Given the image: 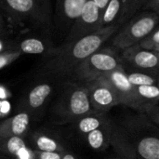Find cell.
<instances>
[{"label": "cell", "instance_id": "obj_11", "mask_svg": "<svg viewBox=\"0 0 159 159\" xmlns=\"http://www.w3.org/2000/svg\"><path fill=\"white\" fill-rule=\"evenodd\" d=\"M110 146L114 148L116 154L119 157L118 158L138 159L134 141L130 133L120 122L115 121Z\"/></svg>", "mask_w": 159, "mask_h": 159}, {"label": "cell", "instance_id": "obj_16", "mask_svg": "<svg viewBox=\"0 0 159 159\" xmlns=\"http://www.w3.org/2000/svg\"><path fill=\"white\" fill-rule=\"evenodd\" d=\"M109 118L110 116H108V113L93 111L89 114H87L79 117L75 121H74L73 125H74L75 130L78 134L84 137L88 133L99 128L101 125L106 122Z\"/></svg>", "mask_w": 159, "mask_h": 159}, {"label": "cell", "instance_id": "obj_21", "mask_svg": "<svg viewBox=\"0 0 159 159\" xmlns=\"http://www.w3.org/2000/svg\"><path fill=\"white\" fill-rule=\"evenodd\" d=\"M129 81L134 87L143 86V85H158V75L151 73L135 71L127 73Z\"/></svg>", "mask_w": 159, "mask_h": 159}, {"label": "cell", "instance_id": "obj_31", "mask_svg": "<svg viewBox=\"0 0 159 159\" xmlns=\"http://www.w3.org/2000/svg\"><path fill=\"white\" fill-rule=\"evenodd\" d=\"M110 159H121V158H118V157H117V158H110Z\"/></svg>", "mask_w": 159, "mask_h": 159}, {"label": "cell", "instance_id": "obj_8", "mask_svg": "<svg viewBox=\"0 0 159 159\" xmlns=\"http://www.w3.org/2000/svg\"><path fill=\"white\" fill-rule=\"evenodd\" d=\"M101 17L102 13L97 6L91 0H88L81 14L74 21L70 28L71 30L67 42L77 40L101 29Z\"/></svg>", "mask_w": 159, "mask_h": 159}, {"label": "cell", "instance_id": "obj_14", "mask_svg": "<svg viewBox=\"0 0 159 159\" xmlns=\"http://www.w3.org/2000/svg\"><path fill=\"white\" fill-rule=\"evenodd\" d=\"M115 126V120L111 117L96 129L84 136L89 148L94 151L102 152L110 146V141Z\"/></svg>", "mask_w": 159, "mask_h": 159}, {"label": "cell", "instance_id": "obj_22", "mask_svg": "<svg viewBox=\"0 0 159 159\" xmlns=\"http://www.w3.org/2000/svg\"><path fill=\"white\" fill-rule=\"evenodd\" d=\"M144 1L145 0H122L121 12L117 21L122 23L132 18L135 13L142 8Z\"/></svg>", "mask_w": 159, "mask_h": 159}, {"label": "cell", "instance_id": "obj_20", "mask_svg": "<svg viewBox=\"0 0 159 159\" xmlns=\"http://www.w3.org/2000/svg\"><path fill=\"white\" fill-rule=\"evenodd\" d=\"M17 49L20 50L21 54H42L49 51L48 46L42 40L34 37L22 40Z\"/></svg>", "mask_w": 159, "mask_h": 159}, {"label": "cell", "instance_id": "obj_24", "mask_svg": "<svg viewBox=\"0 0 159 159\" xmlns=\"http://www.w3.org/2000/svg\"><path fill=\"white\" fill-rule=\"evenodd\" d=\"M21 52L18 49H9L0 53V70L11 64L21 56Z\"/></svg>", "mask_w": 159, "mask_h": 159}, {"label": "cell", "instance_id": "obj_10", "mask_svg": "<svg viewBox=\"0 0 159 159\" xmlns=\"http://www.w3.org/2000/svg\"><path fill=\"white\" fill-rule=\"evenodd\" d=\"M53 93V87L48 82L39 83L33 87L20 104V111L27 112L31 116L39 113Z\"/></svg>", "mask_w": 159, "mask_h": 159}, {"label": "cell", "instance_id": "obj_30", "mask_svg": "<svg viewBox=\"0 0 159 159\" xmlns=\"http://www.w3.org/2000/svg\"><path fill=\"white\" fill-rule=\"evenodd\" d=\"M2 156H3V155H1V154H0V159H7V158H4Z\"/></svg>", "mask_w": 159, "mask_h": 159}, {"label": "cell", "instance_id": "obj_27", "mask_svg": "<svg viewBox=\"0 0 159 159\" xmlns=\"http://www.w3.org/2000/svg\"><path fill=\"white\" fill-rule=\"evenodd\" d=\"M8 33H9V28L6 23L5 20L3 19V17L0 15V36H4Z\"/></svg>", "mask_w": 159, "mask_h": 159}, {"label": "cell", "instance_id": "obj_12", "mask_svg": "<svg viewBox=\"0 0 159 159\" xmlns=\"http://www.w3.org/2000/svg\"><path fill=\"white\" fill-rule=\"evenodd\" d=\"M31 116L25 111H20L15 116L0 122V139L7 137H25L29 130Z\"/></svg>", "mask_w": 159, "mask_h": 159}, {"label": "cell", "instance_id": "obj_13", "mask_svg": "<svg viewBox=\"0 0 159 159\" xmlns=\"http://www.w3.org/2000/svg\"><path fill=\"white\" fill-rule=\"evenodd\" d=\"M29 144L34 151L55 152L60 154L66 151L65 146L59 137L50 132L42 130H36L31 134L29 137Z\"/></svg>", "mask_w": 159, "mask_h": 159}, {"label": "cell", "instance_id": "obj_2", "mask_svg": "<svg viewBox=\"0 0 159 159\" xmlns=\"http://www.w3.org/2000/svg\"><path fill=\"white\" fill-rule=\"evenodd\" d=\"M61 89L51 107V120L55 124L73 123L93 112L86 86L79 82L61 84Z\"/></svg>", "mask_w": 159, "mask_h": 159}, {"label": "cell", "instance_id": "obj_25", "mask_svg": "<svg viewBox=\"0 0 159 159\" xmlns=\"http://www.w3.org/2000/svg\"><path fill=\"white\" fill-rule=\"evenodd\" d=\"M61 155L62 154L55 152H40L33 150L34 159H61Z\"/></svg>", "mask_w": 159, "mask_h": 159}, {"label": "cell", "instance_id": "obj_19", "mask_svg": "<svg viewBox=\"0 0 159 159\" xmlns=\"http://www.w3.org/2000/svg\"><path fill=\"white\" fill-rule=\"evenodd\" d=\"M122 7V0H109L102 10L101 17V28L113 25L118 20Z\"/></svg>", "mask_w": 159, "mask_h": 159}, {"label": "cell", "instance_id": "obj_29", "mask_svg": "<svg viewBox=\"0 0 159 159\" xmlns=\"http://www.w3.org/2000/svg\"><path fill=\"white\" fill-rule=\"evenodd\" d=\"M61 159H81V158H80V157H78L77 156H75V154L71 153V152L65 151L64 153H62V155H61Z\"/></svg>", "mask_w": 159, "mask_h": 159}, {"label": "cell", "instance_id": "obj_7", "mask_svg": "<svg viewBox=\"0 0 159 159\" xmlns=\"http://www.w3.org/2000/svg\"><path fill=\"white\" fill-rule=\"evenodd\" d=\"M86 86L89 93V99L94 111L108 113L113 107L119 104L117 96L102 76L89 83H82Z\"/></svg>", "mask_w": 159, "mask_h": 159}, {"label": "cell", "instance_id": "obj_28", "mask_svg": "<svg viewBox=\"0 0 159 159\" xmlns=\"http://www.w3.org/2000/svg\"><path fill=\"white\" fill-rule=\"evenodd\" d=\"M91 1L97 6V7L99 8V10H100L101 13H102V10L106 7L107 3L109 2V0H91Z\"/></svg>", "mask_w": 159, "mask_h": 159}, {"label": "cell", "instance_id": "obj_1", "mask_svg": "<svg viewBox=\"0 0 159 159\" xmlns=\"http://www.w3.org/2000/svg\"><path fill=\"white\" fill-rule=\"evenodd\" d=\"M118 25L102 27L90 34L49 50L37 69L40 76L61 77L73 74L75 68L87 57L100 49L117 30Z\"/></svg>", "mask_w": 159, "mask_h": 159}, {"label": "cell", "instance_id": "obj_5", "mask_svg": "<svg viewBox=\"0 0 159 159\" xmlns=\"http://www.w3.org/2000/svg\"><path fill=\"white\" fill-rule=\"evenodd\" d=\"M158 14L153 11H145L130 18L123 28L113 37V45L118 49H125L138 44L141 39L157 27Z\"/></svg>", "mask_w": 159, "mask_h": 159}, {"label": "cell", "instance_id": "obj_18", "mask_svg": "<svg viewBox=\"0 0 159 159\" xmlns=\"http://www.w3.org/2000/svg\"><path fill=\"white\" fill-rule=\"evenodd\" d=\"M136 93L143 104V112L146 106L150 104H158L159 89L158 85H143L135 87Z\"/></svg>", "mask_w": 159, "mask_h": 159}, {"label": "cell", "instance_id": "obj_9", "mask_svg": "<svg viewBox=\"0 0 159 159\" xmlns=\"http://www.w3.org/2000/svg\"><path fill=\"white\" fill-rule=\"evenodd\" d=\"M122 60L142 72L158 75V53L143 49L138 44L123 49Z\"/></svg>", "mask_w": 159, "mask_h": 159}, {"label": "cell", "instance_id": "obj_23", "mask_svg": "<svg viewBox=\"0 0 159 159\" xmlns=\"http://www.w3.org/2000/svg\"><path fill=\"white\" fill-rule=\"evenodd\" d=\"M139 47L153 51L156 53H159V29L158 27H156L151 33H149L146 36H144L143 39H141L138 43Z\"/></svg>", "mask_w": 159, "mask_h": 159}, {"label": "cell", "instance_id": "obj_4", "mask_svg": "<svg viewBox=\"0 0 159 159\" xmlns=\"http://www.w3.org/2000/svg\"><path fill=\"white\" fill-rule=\"evenodd\" d=\"M48 0H0L1 7L17 21L30 22L35 26H48Z\"/></svg>", "mask_w": 159, "mask_h": 159}, {"label": "cell", "instance_id": "obj_26", "mask_svg": "<svg viewBox=\"0 0 159 159\" xmlns=\"http://www.w3.org/2000/svg\"><path fill=\"white\" fill-rule=\"evenodd\" d=\"M142 7L144 8L146 11H149V9H151L153 12L158 14L159 0H145Z\"/></svg>", "mask_w": 159, "mask_h": 159}, {"label": "cell", "instance_id": "obj_3", "mask_svg": "<svg viewBox=\"0 0 159 159\" xmlns=\"http://www.w3.org/2000/svg\"><path fill=\"white\" fill-rule=\"evenodd\" d=\"M121 65L122 60L115 50L111 48L98 49L82 61L75 68L72 75L79 83H89Z\"/></svg>", "mask_w": 159, "mask_h": 159}, {"label": "cell", "instance_id": "obj_15", "mask_svg": "<svg viewBox=\"0 0 159 159\" xmlns=\"http://www.w3.org/2000/svg\"><path fill=\"white\" fill-rule=\"evenodd\" d=\"M88 0H58L57 17L62 26H72Z\"/></svg>", "mask_w": 159, "mask_h": 159}, {"label": "cell", "instance_id": "obj_17", "mask_svg": "<svg viewBox=\"0 0 159 159\" xmlns=\"http://www.w3.org/2000/svg\"><path fill=\"white\" fill-rule=\"evenodd\" d=\"M27 150V143L24 137H7L0 139V154L7 157H21Z\"/></svg>", "mask_w": 159, "mask_h": 159}, {"label": "cell", "instance_id": "obj_6", "mask_svg": "<svg viewBox=\"0 0 159 159\" xmlns=\"http://www.w3.org/2000/svg\"><path fill=\"white\" fill-rule=\"evenodd\" d=\"M115 90L119 104L129 107L137 112H143V104L137 96L135 87L128 79L127 72L123 66H119L102 76Z\"/></svg>", "mask_w": 159, "mask_h": 159}]
</instances>
